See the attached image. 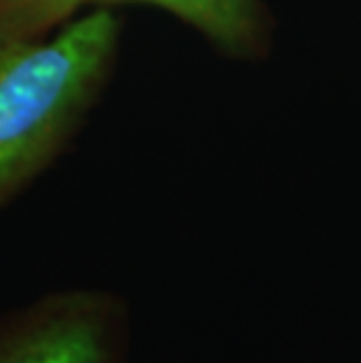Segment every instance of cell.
I'll use <instances>...</instances> for the list:
<instances>
[{"label":"cell","mask_w":361,"mask_h":363,"mask_svg":"<svg viewBox=\"0 0 361 363\" xmlns=\"http://www.w3.org/2000/svg\"><path fill=\"white\" fill-rule=\"evenodd\" d=\"M87 3H145L169 10L228 54H253L263 40L258 0H87Z\"/></svg>","instance_id":"3957f363"},{"label":"cell","mask_w":361,"mask_h":363,"mask_svg":"<svg viewBox=\"0 0 361 363\" xmlns=\"http://www.w3.org/2000/svg\"><path fill=\"white\" fill-rule=\"evenodd\" d=\"M118 24L109 10L48 40L0 50V208L57 157L109 75Z\"/></svg>","instance_id":"6da1fadb"},{"label":"cell","mask_w":361,"mask_h":363,"mask_svg":"<svg viewBox=\"0 0 361 363\" xmlns=\"http://www.w3.org/2000/svg\"><path fill=\"white\" fill-rule=\"evenodd\" d=\"M87 0H0V50L40 40Z\"/></svg>","instance_id":"277c9868"},{"label":"cell","mask_w":361,"mask_h":363,"mask_svg":"<svg viewBox=\"0 0 361 363\" xmlns=\"http://www.w3.org/2000/svg\"><path fill=\"white\" fill-rule=\"evenodd\" d=\"M125 361V310L104 293L61 291L0 316V363Z\"/></svg>","instance_id":"7a4b0ae2"}]
</instances>
